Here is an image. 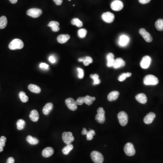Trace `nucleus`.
Segmentation results:
<instances>
[{"instance_id": "obj_44", "label": "nucleus", "mask_w": 163, "mask_h": 163, "mask_svg": "<svg viewBox=\"0 0 163 163\" xmlns=\"http://www.w3.org/2000/svg\"><path fill=\"white\" fill-rule=\"evenodd\" d=\"M7 163H15V160L12 157H9L7 160Z\"/></svg>"}, {"instance_id": "obj_42", "label": "nucleus", "mask_w": 163, "mask_h": 163, "mask_svg": "<svg viewBox=\"0 0 163 163\" xmlns=\"http://www.w3.org/2000/svg\"><path fill=\"white\" fill-rule=\"evenodd\" d=\"M40 69H48L49 68V65H47L46 63H41L40 65Z\"/></svg>"}, {"instance_id": "obj_27", "label": "nucleus", "mask_w": 163, "mask_h": 163, "mask_svg": "<svg viewBox=\"0 0 163 163\" xmlns=\"http://www.w3.org/2000/svg\"><path fill=\"white\" fill-rule=\"evenodd\" d=\"M7 24V20L5 16H2L0 17V29L6 28Z\"/></svg>"}, {"instance_id": "obj_13", "label": "nucleus", "mask_w": 163, "mask_h": 163, "mask_svg": "<svg viewBox=\"0 0 163 163\" xmlns=\"http://www.w3.org/2000/svg\"><path fill=\"white\" fill-rule=\"evenodd\" d=\"M151 62V59L149 56H145L143 57L141 62L140 65L143 69H147L150 67Z\"/></svg>"}, {"instance_id": "obj_32", "label": "nucleus", "mask_w": 163, "mask_h": 163, "mask_svg": "<svg viewBox=\"0 0 163 163\" xmlns=\"http://www.w3.org/2000/svg\"><path fill=\"white\" fill-rule=\"evenodd\" d=\"M19 96L21 102L24 103L27 102L29 100V98L27 96H26V93L24 92H20L19 93Z\"/></svg>"}, {"instance_id": "obj_24", "label": "nucleus", "mask_w": 163, "mask_h": 163, "mask_svg": "<svg viewBox=\"0 0 163 163\" xmlns=\"http://www.w3.org/2000/svg\"><path fill=\"white\" fill-rule=\"evenodd\" d=\"M53 108V105L52 103H48L46 105L43 109V112L46 115H48L50 113Z\"/></svg>"}, {"instance_id": "obj_41", "label": "nucleus", "mask_w": 163, "mask_h": 163, "mask_svg": "<svg viewBox=\"0 0 163 163\" xmlns=\"http://www.w3.org/2000/svg\"><path fill=\"white\" fill-rule=\"evenodd\" d=\"M76 102L78 105H82L83 104V103L84 102V97H79L78 98V99L76 101Z\"/></svg>"}, {"instance_id": "obj_16", "label": "nucleus", "mask_w": 163, "mask_h": 163, "mask_svg": "<svg viewBox=\"0 0 163 163\" xmlns=\"http://www.w3.org/2000/svg\"><path fill=\"white\" fill-rule=\"evenodd\" d=\"M155 117V113L152 112H150L144 118V121L146 124H150L153 122Z\"/></svg>"}, {"instance_id": "obj_20", "label": "nucleus", "mask_w": 163, "mask_h": 163, "mask_svg": "<svg viewBox=\"0 0 163 163\" xmlns=\"http://www.w3.org/2000/svg\"><path fill=\"white\" fill-rule=\"evenodd\" d=\"M135 99L138 102L142 104H145L147 101V96L144 93H140L137 95L135 96Z\"/></svg>"}, {"instance_id": "obj_48", "label": "nucleus", "mask_w": 163, "mask_h": 163, "mask_svg": "<svg viewBox=\"0 0 163 163\" xmlns=\"http://www.w3.org/2000/svg\"><path fill=\"white\" fill-rule=\"evenodd\" d=\"M9 1H10L11 3L16 4L18 1V0H9Z\"/></svg>"}, {"instance_id": "obj_46", "label": "nucleus", "mask_w": 163, "mask_h": 163, "mask_svg": "<svg viewBox=\"0 0 163 163\" xmlns=\"http://www.w3.org/2000/svg\"><path fill=\"white\" fill-rule=\"evenodd\" d=\"M151 0H139V2L142 4L148 3Z\"/></svg>"}, {"instance_id": "obj_30", "label": "nucleus", "mask_w": 163, "mask_h": 163, "mask_svg": "<svg viewBox=\"0 0 163 163\" xmlns=\"http://www.w3.org/2000/svg\"><path fill=\"white\" fill-rule=\"evenodd\" d=\"M73 146L72 144H70L67 145L66 147L63 148L62 150L63 153L65 155H68L69 152L73 149Z\"/></svg>"}, {"instance_id": "obj_10", "label": "nucleus", "mask_w": 163, "mask_h": 163, "mask_svg": "<svg viewBox=\"0 0 163 163\" xmlns=\"http://www.w3.org/2000/svg\"><path fill=\"white\" fill-rule=\"evenodd\" d=\"M102 18L105 22L111 23L114 20L115 16L111 12H107L102 14Z\"/></svg>"}, {"instance_id": "obj_3", "label": "nucleus", "mask_w": 163, "mask_h": 163, "mask_svg": "<svg viewBox=\"0 0 163 163\" xmlns=\"http://www.w3.org/2000/svg\"><path fill=\"white\" fill-rule=\"evenodd\" d=\"M91 157L95 163H102L104 161V157L101 153L93 151L91 154Z\"/></svg>"}, {"instance_id": "obj_36", "label": "nucleus", "mask_w": 163, "mask_h": 163, "mask_svg": "<svg viewBox=\"0 0 163 163\" xmlns=\"http://www.w3.org/2000/svg\"><path fill=\"white\" fill-rule=\"evenodd\" d=\"M7 141L6 137L2 136L0 138V152L3 151V148L5 146V143Z\"/></svg>"}, {"instance_id": "obj_18", "label": "nucleus", "mask_w": 163, "mask_h": 163, "mask_svg": "<svg viewBox=\"0 0 163 163\" xmlns=\"http://www.w3.org/2000/svg\"><path fill=\"white\" fill-rule=\"evenodd\" d=\"M114 55L112 53H108L107 55V66L112 67L114 63Z\"/></svg>"}, {"instance_id": "obj_43", "label": "nucleus", "mask_w": 163, "mask_h": 163, "mask_svg": "<svg viewBox=\"0 0 163 163\" xmlns=\"http://www.w3.org/2000/svg\"><path fill=\"white\" fill-rule=\"evenodd\" d=\"M49 61H50L51 63H54L56 62V59L53 55H51L49 59Z\"/></svg>"}, {"instance_id": "obj_11", "label": "nucleus", "mask_w": 163, "mask_h": 163, "mask_svg": "<svg viewBox=\"0 0 163 163\" xmlns=\"http://www.w3.org/2000/svg\"><path fill=\"white\" fill-rule=\"evenodd\" d=\"M65 103L67 107L72 111H75L78 108V105L77 104L76 101L72 98H68L65 101Z\"/></svg>"}, {"instance_id": "obj_38", "label": "nucleus", "mask_w": 163, "mask_h": 163, "mask_svg": "<svg viewBox=\"0 0 163 163\" xmlns=\"http://www.w3.org/2000/svg\"><path fill=\"white\" fill-rule=\"evenodd\" d=\"M87 31L86 29H81L78 30V36L80 38H84L87 34Z\"/></svg>"}, {"instance_id": "obj_31", "label": "nucleus", "mask_w": 163, "mask_h": 163, "mask_svg": "<svg viewBox=\"0 0 163 163\" xmlns=\"http://www.w3.org/2000/svg\"><path fill=\"white\" fill-rule=\"evenodd\" d=\"M95 100L96 98L95 97H91L89 96H86V97H84V102L88 105H91V104H92L93 101Z\"/></svg>"}, {"instance_id": "obj_9", "label": "nucleus", "mask_w": 163, "mask_h": 163, "mask_svg": "<svg viewBox=\"0 0 163 163\" xmlns=\"http://www.w3.org/2000/svg\"><path fill=\"white\" fill-rule=\"evenodd\" d=\"M124 5L123 2L119 0H115L111 3V8L114 11H120L123 9Z\"/></svg>"}, {"instance_id": "obj_40", "label": "nucleus", "mask_w": 163, "mask_h": 163, "mask_svg": "<svg viewBox=\"0 0 163 163\" xmlns=\"http://www.w3.org/2000/svg\"><path fill=\"white\" fill-rule=\"evenodd\" d=\"M77 70L78 72V77L80 79H83L84 77V71L81 68H78Z\"/></svg>"}, {"instance_id": "obj_17", "label": "nucleus", "mask_w": 163, "mask_h": 163, "mask_svg": "<svg viewBox=\"0 0 163 163\" xmlns=\"http://www.w3.org/2000/svg\"><path fill=\"white\" fill-rule=\"evenodd\" d=\"M54 153V150L52 147H47L42 151V155L44 157L48 158L51 156Z\"/></svg>"}, {"instance_id": "obj_29", "label": "nucleus", "mask_w": 163, "mask_h": 163, "mask_svg": "<svg viewBox=\"0 0 163 163\" xmlns=\"http://www.w3.org/2000/svg\"><path fill=\"white\" fill-rule=\"evenodd\" d=\"M26 140L28 143L32 145H37L39 143V140L38 139L36 138L33 137L31 135H28L26 137Z\"/></svg>"}, {"instance_id": "obj_1", "label": "nucleus", "mask_w": 163, "mask_h": 163, "mask_svg": "<svg viewBox=\"0 0 163 163\" xmlns=\"http://www.w3.org/2000/svg\"><path fill=\"white\" fill-rule=\"evenodd\" d=\"M24 46V43L21 40L16 39L11 41L9 44V48L11 50L20 49L23 48Z\"/></svg>"}, {"instance_id": "obj_14", "label": "nucleus", "mask_w": 163, "mask_h": 163, "mask_svg": "<svg viewBox=\"0 0 163 163\" xmlns=\"http://www.w3.org/2000/svg\"><path fill=\"white\" fill-rule=\"evenodd\" d=\"M129 40L130 39L129 37L125 34H122L119 37L118 41L119 46L121 47L125 46L127 45L129 43Z\"/></svg>"}, {"instance_id": "obj_49", "label": "nucleus", "mask_w": 163, "mask_h": 163, "mask_svg": "<svg viewBox=\"0 0 163 163\" xmlns=\"http://www.w3.org/2000/svg\"><path fill=\"white\" fill-rule=\"evenodd\" d=\"M69 1H71V0H69Z\"/></svg>"}, {"instance_id": "obj_8", "label": "nucleus", "mask_w": 163, "mask_h": 163, "mask_svg": "<svg viewBox=\"0 0 163 163\" xmlns=\"http://www.w3.org/2000/svg\"><path fill=\"white\" fill-rule=\"evenodd\" d=\"M42 13V10L38 8H31L28 10L26 12L28 16L33 18H38L41 16Z\"/></svg>"}, {"instance_id": "obj_34", "label": "nucleus", "mask_w": 163, "mask_h": 163, "mask_svg": "<svg viewBox=\"0 0 163 163\" xmlns=\"http://www.w3.org/2000/svg\"><path fill=\"white\" fill-rule=\"evenodd\" d=\"M17 128L19 130H22L24 128L26 125V122L24 120L20 119L17 121L16 123Z\"/></svg>"}, {"instance_id": "obj_47", "label": "nucleus", "mask_w": 163, "mask_h": 163, "mask_svg": "<svg viewBox=\"0 0 163 163\" xmlns=\"http://www.w3.org/2000/svg\"><path fill=\"white\" fill-rule=\"evenodd\" d=\"M88 131H87V129L84 128L83 130H82V135H87V133H88Z\"/></svg>"}, {"instance_id": "obj_15", "label": "nucleus", "mask_w": 163, "mask_h": 163, "mask_svg": "<svg viewBox=\"0 0 163 163\" xmlns=\"http://www.w3.org/2000/svg\"><path fill=\"white\" fill-rule=\"evenodd\" d=\"M125 62L124 61L123 59L120 58H117L115 60L114 63L112 67L115 69H119L125 66Z\"/></svg>"}, {"instance_id": "obj_26", "label": "nucleus", "mask_w": 163, "mask_h": 163, "mask_svg": "<svg viewBox=\"0 0 163 163\" xmlns=\"http://www.w3.org/2000/svg\"><path fill=\"white\" fill-rule=\"evenodd\" d=\"M28 88L31 91V92H34V93H40L41 92V89L39 86L36 85L32 84L29 85Z\"/></svg>"}, {"instance_id": "obj_25", "label": "nucleus", "mask_w": 163, "mask_h": 163, "mask_svg": "<svg viewBox=\"0 0 163 163\" xmlns=\"http://www.w3.org/2000/svg\"><path fill=\"white\" fill-rule=\"evenodd\" d=\"M79 62H82L85 66L89 65V64L92 63L93 62L92 58L90 57H86L84 58H79L78 59Z\"/></svg>"}, {"instance_id": "obj_39", "label": "nucleus", "mask_w": 163, "mask_h": 163, "mask_svg": "<svg viewBox=\"0 0 163 163\" xmlns=\"http://www.w3.org/2000/svg\"><path fill=\"white\" fill-rule=\"evenodd\" d=\"M95 135V132L93 130H89V131H88L87 135V140L88 141H91L93 139V137Z\"/></svg>"}, {"instance_id": "obj_2", "label": "nucleus", "mask_w": 163, "mask_h": 163, "mask_svg": "<svg viewBox=\"0 0 163 163\" xmlns=\"http://www.w3.org/2000/svg\"><path fill=\"white\" fill-rule=\"evenodd\" d=\"M144 83L146 85H156L159 83V80L155 76L148 75L144 79Z\"/></svg>"}, {"instance_id": "obj_23", "label": "nucleus", "mask_w": 163, "mask_h": 163, "mask_svg": "<svg viewBox=\"0 0 163 163\" xmlns=\"http://www.w3.org/2000/svg\"><path fill=\"white\" fill-rule=\"evenodd\" d=\"M30 120L34 122H36L39 119V114L37 111L33 110L31 111L30 115Z\"/></svg>"}, {"instance_id": "obj_45", "label": "nucleus", "mask_w": 163, "mask_h": 163, "mask_svg": "<svg viewBox=\"0 0 163 163\" xmlns=\"http://www.w3.org/2000/svg\"><path fill=\"white\" fill-rule=\"evenodd\" d=\"M53 1L55 2V3L58 6H60L62 4L63 0H53Z\"/></svg>"}, {"instance_id": "obj_7", "label": "nucleus", "mask_w": 163, "mask_h": 163, "mask_svg": "<svg viewBox=\"0 0 163 163\" xmlns=\"http://www.w3.org/2000/svg\"><path fill=\"white\" fill-rule=\"evenodd\" d=\"M62 139L66 144H71L75 140V137L71 132H64L62 134Z\"/></svg>"}, {"instance_id": "obj_4", "label": "nucleus", "mask_w": 163, "mask_h": 163, "mask_svg": "<svg viewBox=\"0 0 163 163\" xmlns=\"http://www.w3.org/2000/svg\"><path fill=\"white\" fill-rule=\"evenodd\" d=\"M97 112L98 113L95 117L96 120L98 123L102 124L105 121V112L103 108L101 107L98 108L97 110Z\"/></svg>"}, {"instance_id": "obj_21", "label": "nucleus", "mask_w": 163, "mask_h": 163, "mask_svg": "<svg viewBox=\"0 0 163 163\" xmlns=\"http://www.w3.org/2000/svg\"><path fill=\"white\" fill-rule=\"evenodd\" d=\"M59 24L57 21H50L48 24V26L52 28V30L53 32H58L60 30L59 27Z\"/></svg>"}, {"instance_id": "obj_22", "label": "nucleus", "mask_w": 163, "mask_h": 163, "mask_svg": "<svg viewBox=\"0 0 163 163\" xmlns=\"http://www.w3.org/2000/svg\"><path fill=\"white\" fill-rule=\"evenodd\" d=\"M119 92L118 91H115L112 92L108 95V100L109 101H113L117 100L119 97Z\"/></svg>"}, {"instance_id": "obj_12", "label": "nucleus", "mask_w": 163, "mask_h": 163, "mask_svg": "<svg viewBox=\"0 0 163 163\" xmlns=\"http://www.w3.org/2000/svg\"><path fill=\"white\" fill-rule=\"evenodd\" d=\"M139 33L147 42H151L153 40V38L150 34L149 32H148L144 28H141L139 30Z\"/></svg>"}, {"instance_id": "obj_28", "label": "nucleus", "mask_w": 163, "mask_h": 163, "mask_svg": "<svg viewBox=\"0 0 163 163\" xmlns=\"http://www.w3.org/2000/svg\"><path fill=\"white\" fill-rule=\"evenodd\" d=\"M155 26L158 30H159V31H163V19H158L155 22Z\"/></svg>"}, {"instance_id": "obj_6", "label": "nucleus", "mask_w": 163, "mask_h": 163, "mask_svg": "<svg viewBox=\"0 0 163 163\" xmlns=\"http://www.w3.org/2000/svg\"><path fill=\"white\" fill-rule=\"evenodd\" d=\"M118 119L121 125L124 127L127 125L128 121V117L125 112H121L118 113Z\"/></svg>"}, {"instance_id": "obj_19", "label": "nucleus", "mask_w": 163, "mask_h": 163, "mask_svg": "<svg viewBox=\"0 0 163 163\" xmlns=\"http://www.w3.org/2000/svg\"><path fill=\"white\" fill-rule=\"evenodd\" d=\"M70 38V36L69 34H61L57 37V41L59 43H65L69 40Z\"/></svg>"}, {"instance_id": "obj_37", "label": "nucleus", "mask_w": 163, "mask_h": 163, "mask_svg": "<svg viewBox=\"0 0 163 163\" xmlns=\"http://www.w3.org/2000/svg\"><path fill=\"white\" fill-rule=\"evenodd\" d=\"M131 76V73H122L121 75L119 76L118 80L120 82H123L125 80V79L128 77H130Z\"/></svg>"}, {"instance_id": "obj_33", "label": "nucleus", "mask_w": 163, "mask_h": 163, "mask_svg": "<svg viewBox=\"0 0 163 163\" xmlns=\"http://www.w3.org/2000/svg\"><path fill=\"white\" fill-rule=\"evenodd\" d=\"M71 24L73 25L77 26L78 27H81L83 26L82 22L79 19L77 18H73L72 19V20L71 21Z\"/></svg>"}, {"instance_id": "obj_35", "label": "nucleus", "mask_w": 163, "mask_h": 163, "mask_svg": "<svg viewBox=\"0 0 163 163\" xmlns=\"http://www.w3.org/2000/svg\"><path fill=\"white\" fill-rule=\"evenodd\" d=\"M90 77L93 79L94 81L93 82V85L99 84L101 82V80L99 79V75L97 74H94V75H90Z\"/></svg>"}, {"instance_id": "obj_5", "label": "nucleus", "mask_w": 163, "mask_h": 163, "mask_svg": "<svg viewBox=\"0 0 163 163\" xmlns=\"http://www.w3.org/2000/svg\"><path fill=\"white\" fill-rule=\"evenodd\" d=\"M124 150L125 154L129 156H132L135 154V149L134 145L131 143H127L126 144L124 148Z\"/></svg>"}]
</instances>
